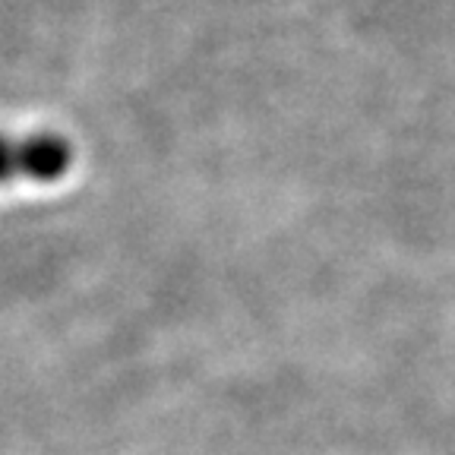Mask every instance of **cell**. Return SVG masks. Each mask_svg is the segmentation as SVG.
Returning a JSON list of instances; mask_svg holds the SVG:
<instances>
[{"instance_id":"obj_1","label":"cell","mask_w":455,"mask_h":455,"mask_svg":"<svg viewBox=\"0 0 455 455\" xmlns=\"http://www.w3.org/2000/svg\"><path fill=\"white\" fill-rule=\"evenodd\" d=\"M73 156L60 136H0V184L57 180Z\"/></svg>"}]
</instances>
